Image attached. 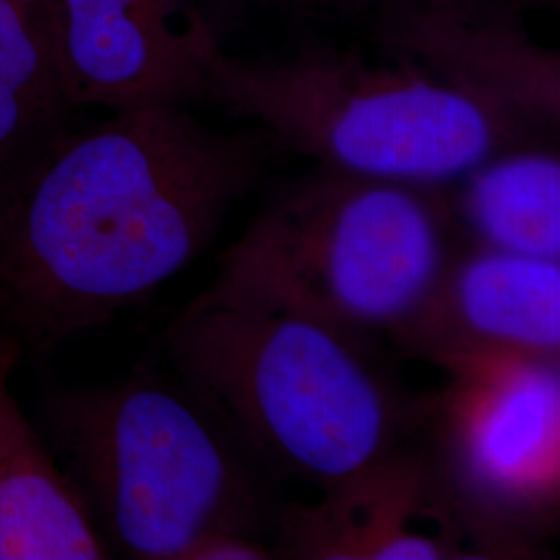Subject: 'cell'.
<instances>
[{
  "label": "cell",
  "instance_id": "1",
  "mask_svg": "<svg viewBox=\"0 0 560 560\" xmlns=\"http://www.w3.org/2000/svg\"><path fill=\"white\" fill-rule=\"evenodd\" d=\"M264 148L187 106L65 131L0 191V320L36 353L177 277L258 183Z\"/></svg>",
  "mask_w": 560,
  "mask_h": 560
},
{
  "label": "cell",
  "instance_id": "2",
  "mask_svg": "<svg viewBox=\"0 0 560 560\" xmlns=\"http://www.w3.org/2000/svg\"><path fill=\"white\" fill-rule=\"evenodd\" d=\"M183 388L249 459L326 490L413 441L423 400L363 340L300 314L191 301L168 335Z\"/></svg>",
  "mask_w": 560,
  "mask_h": 560
},
{
  "label": "cell",
  "instance_id": "3",
  "mask_svg": "<svg viewBox=\"0 0 560 560\" xmlns=\"http://www.w3.org/2000/svg\"><path fill=\"white\" fill-rule=\"evenodd\" d=\"M206 101L256 120L322 168L420 187H448L538 131L411 60L322 42L275 59L221 50Z\"/></svg>",
  "mask_w": 560,
  "mask_h": 560
},
{
  "label": "cell",
  "instance_id": "4",
  "mask_svg": "<svg viewBox=\"0 0 560 560\" xmlns=\"http://www.w3.org/2000/svg\"><path fill=\"white\" fill-rule=\"evenodd\" d=\"M455 231L446 187L322 168L261 208L203 295L393 339L455 258Z\"/></svg>",
  "mask_w": 560,
  "mask_h": 560
},
{
  "label": "cell",
  "instance_id": "5",
  "mask_svg": "<svg viewBox=\"0 0 560 560\" xmlns=\"http://www.w3.org/2000/svg\"><path fill=\"white\" fill-rule=\"evenodd\" d=\"M48 423L110 552L187 560L219 534L261 538L270 509L247 457L185 388L136 376L62 393Z\"/></svg>",
  "mask_w": 560,
  "mask_h": 560
},
{
  "label": "cell",
  "instance_id": "6",
  "mask_svg": "<svg viewBox=\"0 0 560 560\" xmlns=\"http://www.w3.org/2000/svg\"><path fill=\"white\" fill-rule=\"evenodd\" d=\"M442 370L421 441L488 559L536 557L559 520V360L490 355Z\"/></svg>",
  "mask_w": 560,
  "mask_h": 560
},
{
  "label": "cell",
  "instance_id": "7",
  "mask_svg": "<svg viewBox=\"0 0 560 560\" xmlns=\"http://www.w3.org/2000/svg\"><path fill=\"white\" fill-rule=\"evenodd\" d=\"M73 106L115 110L206 101L224 0H42Z\"/></svg>",
  "mask_w": 560,
  "mask_h": 560
},
{
  "label": "cell",
  "instance_id": "8",
  "mask_svg": "<svg viewBox=\"0 0 560 560\" xmlns=\"http://www.w3.org/2000/svg\"><path fill=\"white\" fill-rule=\"evenodd\" d=\"M275 523L287 559H488L420 434Z\"/></svg>",
  "mask_w": 560,
  "mask_h": 560
},
{
  "label": "cell",
  "instance_id": "9",
  "mask_svg": "<svg viewBox=\"0 0 560 560\" xmlns=\"http://www.w3.org/2000/svg\"><path fill=\"white\" fill-rule=\"evenodd\" d=\"M529 0H381L365 20L382 55L541 129L560 117V57L527 30Z\"/></svg>",
  "mask_w": 560,
  "mask_h": 560
},
{
  "label": "cell",
  "instance_id": "10",
  "mask_svg": "<svg viewBox=\"0 0 560 560\" xmlns=\"http://www.w3.org/2000/svg\"><path fill=\"white\" fill-rule=\"evenodd\" d=\"M393 340L441 368L490 355L559 360L560 260L486 247L455 254Z\"/></svg>",
  "mask_w": 560,
  "mask_h": 560
},
{
  "label": "cell",
  "instance_id": "11",
  "mask_svg": "<svg viewBox=\"0 0 560 560\" xmlns=\"http://www.w3.org/2000/svg\"><path fill=\"white\" fill-rule=\"evenodd\" d=\"M15 358L0 345V560L110 559L80 490L11 393Z\"/></svg>",
  "mask_w": 560,
  "mask_h": 560
},
{
  "label": "cell",
  "instance_id": "12",
  "mask_svg": "<svg viewBox=\"0 0 560 560\" xmlns=\"http://www.w3.org/2000/svg\"><path fill=\"white\" fill-rule=\"evenodd\" d=\"M448 194L474 247L560 260L559 154L523 143L480 162Z\"/></svg>",
  "mask_w": 560,
  "mask_h": 560
},
{
  "label": "cell",
  "instance_id": "13",
  "mask_svg": "<svg viewBox=\"0 0 560 560\" xmlns=\"http://www.w3.org/2000/svg\"><path fill=\"white\" fill-rule=\"evenodd\" d=\"M71 108L44 2L0 0V191L67 131Z\"/></svg>",
  "mask_w": 560,
  "mask_h": 560
},
{
  "label": "cell",
  "instance_id": "14",
  "mask_svg": "<svg viewBox=\"0 0 560 560\" xmlns=\"http://www.w3.org/2000/svg\"><path fill=\"white\" fill-rule=\"evenodd\" d=\"M277 550L247 534H219L196 546L187 560H268Z\"/></svg>",
  "mask_w": 560,
  "mask_h": 560
},
{
  "label": "cell",
  "instance_id": "15",
  "mask_svg": "<svg viewBox=\"0 0 560 560\" xmlns=\"http://www.w3.org/2000/svg\"><path fill=\"white\" fill-rule=\"evenodd\" d=\"M381 0H312L310 11L312 13H320V11H328L337 18H365ZM536 7L541 4H552L555 0H529Z\"/></svg>",
  "mask_w": 560,
  "mask_h": 560
},
{
  "label": "cell",
  "instance_id": "16",
  "mask_svg": "<svg viewBox=\"0 0 560 560\" xmlns=\"http://www.w3.org/2000/svg\"><path fill=\"white\" fill-rule=\"evenodd\" d=\"M261 7H277V9H298V11H310L312 0H256Z\"/></svg>",
  "mask_w": 560,
  "mask_h": 560
}]
</instances>
